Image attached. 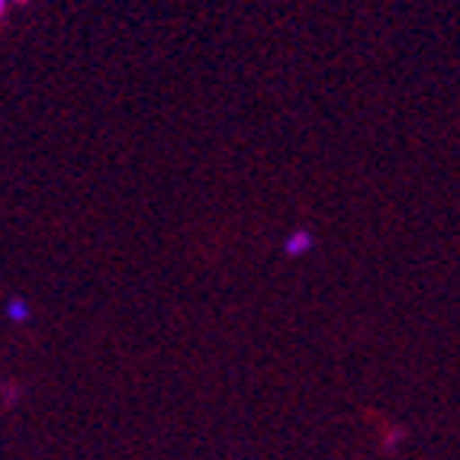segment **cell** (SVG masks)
<instances>
[{
    "label": "cell",
    "instance_id": "cell-2",
    "mask_svg": "<svg viewBox=\"0 0 460 460\" xmlns=\"http://www.w3.org/2000/svg\"><path fill=\"white\" fill-rule=\"evenodd\" d=\"M4 315H7V323L26 325L32 319V306L26 303L23 296H10L7 303H4Z\"/></svg>",
    "mask_w": 460,
    "mask_h": 460
},
{
    "label": "cell",
    "instance_id": "cell-1",
    "mask_svg": "<svg viewBox=\"0 0 460 460\" xmlns=\"http://www.w3.org/2000/svg\"><path fill=\"white\" fill-rule=\"evenodd\" d=\"M315 248V235L309 229H293L290 235L284 238V254L287 258H306Z\"/></svg>",
    "mask_w": 460,
    "mask_h": 460
},
{
    "label": "cell",
    "instance_id": "cell-3",
    "mask_svg": "<svg viewBox=\"0 0 460 460\" xmlns=\"http://www.w3.org/2000/svg\"><path fill=\"white\" fill-rule=\"evenodd\" d=\"M7 7H10V0H0V16L7 13Z\"/></svg>",
    "mask_w": 460,
    "mask_h": 460
}]
</instances>
